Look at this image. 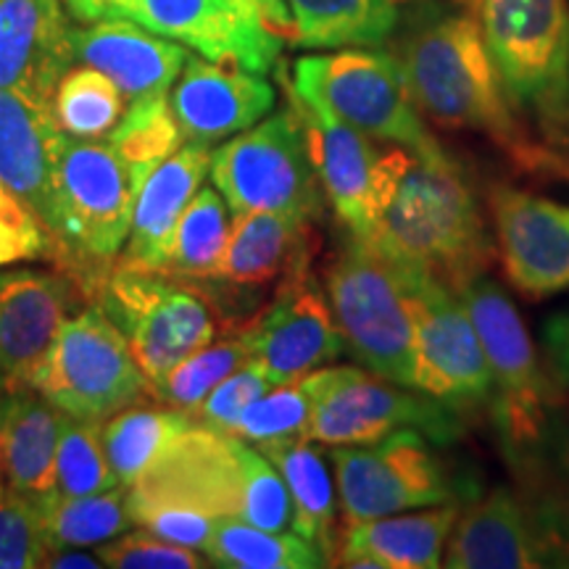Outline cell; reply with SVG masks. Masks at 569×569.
<instances>
[{"label":"cell","instance_id":"6da1fadb","mask_svg":"<svg viewBox=\"0 0 569 569\" xmlns=\"http://www.w3.org/2000/svg\"><path fill=\"white\" fill-rule=\"evenodd\" d=\"M386 48L430 122L486 134L522 172L569 174L565 156L517 119L478 21L459 0H407Z\"/></svg>","mask_w":569,"mask_h":569},{"label":"cell","instance_id":"7a4b0ae2","mask_svg":"<svg viewBox=\"0 0 569 569\" xmlns=\"http://www.w3.org/2000/svg\"><path fill=\"white\" fill-rule=\"evenodd\" d=\"M372 243L403 274L430 277L461 293L496 259L478 198L453 159L432 161L409 148L382 151L375 177Z\"/></svg>","mask_w":569,"mask_h":569},{"label":"cell","instance_id":"3957f363","mask_svg":"<svg viewBox=\"0 0 569 569\" xmlns=\"http://www.w3.org/2000/svg\"><path fill=\"white\" fill-rule=\"evenodd\" d=\"M138 190L130 167L109 142L67 138L56 174L53 264L90 303L122 256Z\"/></svg>","mask_w":569,"mask_h":569},{"label":"cell","instance_id":"277c9868","mask_svg":"<svg viewBox=\"0 0 569 569\" xmlns=\"http://www.w3.org/2000/svg\"><path fill=\"white\" fill-rule=\"evenodd\" d=\"M478 21L511 106L546 142L569 140V0H459Z\"/></svg>","mask_w":569,"mask_h":569},{"label":"cell","instance_id":"5b68a950","mask_svg":"<svg viewBox=\"0 0 569 569\" xmlns=\"http://www.w3.org/2000/svg\"><path fill=\"white\" fill-rule=\"evenodd\" d=\"M92 303L122 330L148 382L232 330L203 280L156 269L117 264Z\"/></svg>","mask_w":569,"mask_h":569},{"label":"cell","instance_id":"8992f818","mask_svg":"<svg viewBox=\"0 0 569 569\" xmlns=\"http://www.w3.org/2000/svg\"><path fill=\"white\" fill-rule=\"evenodd\" d=\"M346 351L369 372L415 388V319L407 274L372 243L348 234L325 274Z\"/></svg>","mask_w":569,"mask_h":569},{"label":"cell","instance_id":"52a82bcc","mask_svg":"<svg viewBox=\"0 0 569 569\" xmlns=\"http://www.w3.org/2000/svg\"><path fill=\"white\" fill-rule=\"evenodd\" d=\"M288 80L303 101L322 103L372 140L409 148L432 161L448 159L422 122V111L388 51L340 48L336 53L301 56Z\"/></svg>","mask_w":569,"mask_h":569},{"label":"cell","instance_id":"ba28073f","mask_svg":"<svg viewBox=\"0 0 569 569\" xmlns=\"http://www.w3.org/2000/svg\"><path fill=\"white\" fill-rule=\"evenodd\" d=\"M303 380L311 401L306 438L325 446H365L398 430H419L432 443H451L465 427L453 409L415 388L356 367H322Z\"/></svg>","mask_w":569,"mask_h":569},{"label":"cell","instance_id":"9c48e42d","mask_svg":"<svg viewBox=\"0 0 569 569\" xmlns=\"http://www.w3.org/2000/svg\"><path fill=\"white\" fill-rule=\"evenodd\" d=\"M119 19L253 74L280 67L296 34L288 0H124Z\"/></svg>","mask_w":569,"mask_h":569},{"label":"cell","instance_id":"30bf717a","mask_svg":"<svg viewBox=\"0 0 569 569\" xmlns=\"http://www.w3.org/2000/svg\"><path fill=\"white\" fill-rule=\"evenodd\" d=\"M211 180L232 213L322 217V188L293 103L211 151Z\"/></svg>","mask_w":569,"mask_h":569},{"label":"cell","instance_id":"8fae6325","mask_svg":"<svg viewBox=\"0 0 569 569\" xmlns=\"http://www.w3.org/2000/svg\"><path fill=\"white\" fill-rule=\"evenodd\" d=\"M32 388L63 415L106 422L148 396V377L122 330L90 303L61 325Z\"/></svg>","mask_w":569,"mask_h":569},{"label":"cell","instance_id":"7c38bea8","mask_svg":"<svg viewBox=\"0 0 569 569\" xmlns=\"http://www.w3.org/2000/svg\"><path fill=\"white\" fill-rule=\"evenodd\" d=\"M459 298L478 330L493 377L490 409L498 432L511 451H528L543 438L553 398L528 327L501 284L486 274L461 288Z\"/></svg>","mask_w":569,"mask_h":569},{"label":"cell","instance_id":"4fadbf2b","mask_svg":"<svg viewBox=\"0 0 569 569\" xmlns=\"http://www.w3.org/2000/svg\"><path fill=\"white\" fill-rule=\"evenodd\" d=\"M330 461L346 522L469 498L419 430H398L365 446H330Z\"/></svg>","mask_w":569,"mask_h":569},{"label":"cell","instance_id":"5bb4252c","mask_svg":"<svg viewBox=\"0 0 569 569\" xmlns=\"http://www.w3.org/2000/svg\"><path fill=\"white\" fill-rule=\"evenodd\" d=\"M415 319V390L457 415L490 403L493 377L459 293L430 277L407 274Z\"/></svg>","mask_w":569,"mask_h":569},{"label":"cell","instance_id":"9a60e30c","mask_svg":"<svg viewBox=\"0 0 569 569\" xmlns=\"http://www.w3.org/2000/svg\"><path fill=\"white\" fill-rule=\"evenodd\" d=\"M243 332L251 361L272 386L301 380L346 353L327 293L309 272L277 284L272 303Z\"/></svg>","mask_w":569,"mask_h":569},{"label":"cell","instance_id":"2e32d148","mask_svg":"<svg viewBox=\"0 0 569 569\" xmlns=\"http://www.w3.org/2000/svg\"><path fill=\"white\" fill-rule=\"evenodd\" d=\"M240 448V438L193 422L127 493L134 501L167 503L211 517H238L243 507Z\"/></svg>","mask_w":569,"mask_h":569},{"label":"cell","instance_id":"e0dca14e","mask_svg":"<svg viewBox=\"0 0 569 569\" xmlns=\"http://www.w3.org/2000/svg\"><path fill=\"white\" fill-rule=\"evenodd\" d=\"M488 211L503 272L519 296L540 301L569 290V206L493 184Z\"/></svg>","mask_w":569,"mask_h":569},{"label":"cell","instance_id":"ac0fdd59","mask_svg":"<svg viewBox=\"0 0 569 569\" xmlns=\"http://www.w3.org/2000/svg\"><path fill=\"white\" fill-rule=\"evenodd\" d=\"M88 301L61 269L0 272V393L32 388L61 325Z\"/></svg>","mask_w":569,"mask_h":569},{"label":"cell","instance_id":"d6986e66","mask_svg":"<svg viewBox=\"0 0 569 569\" xmlns=\"http://www.w3.org/2000/svg\"><path fill=\"white\" fill-rule=\"evenodd\" d=\"M280 82L303 124L306 146H309L325 201L332 206L348 232L367 238L369 222H372L377 163L382 151L369 134L343 122L322 103L303 101L301 96H296L284 71H280Z\"/></svg>","mask_w":569,"mask_h":569},{"label":"cell","instance_id":"ffe728a7","mask_svg":"<svg viewBox=\"0 0 569 569\" xmlns=\"http://www.w3.org/2000/svg\"><path fill=\"white\" fill-rule=\"evenodd\" d=\"M169 103L184 140L213 146L267 119L277 103V90L264 74L190 53Z\"/></svg>","mask_w":569,"mask_h":569},{"label":"cell","instance_id":"44dd1931","mask_svg":"<svg viewBox=\"0 0 569 569\" xmlns=\"http://www.w3.org/2000/svg\"><path fill=\"white\" fill-rule=\"evenodd\" d=\"M67 11L63 0H0V90L53 101L74 67Z\"/></svg>","mask_w":569,"mask_h":569},{"label":"cell","instance_id":"7402d4cb","mask_svg":"<svg viewBox=\"0 0 569 569\" xmlns=\"http://www.w3.org/2000/svg\"><path fill=\"white\" fill-rule=\"evenodd\" d=\"M71 56L74 63L103 71L127 101H138L167 96L190 51L132 19H101L88 21V27H71Z\"/></svg>","mask_w":569,"mask_h":569},{"label":"cell","instance_id":"603a6c76","mask_svg":"<svg viewBox=\"0 0 569 569\" xmlns=\"http://www.w3.org/2000/svg\"><path fill=\"white\" fill-rule=\"evenodd\" d=\"M557 553L543 538L528 507L507 488L490 490L461 515L448 536V569H525L546 567Z\"/></svg>","mask_w":569,"mask_h":569},{"label":"cell","instance_id":"cb8c5ba5","mask_svg":"<svg viewBox=\"0 0 569 569\" xmlns=\"http://www.w3.org/2000/svg\"><path fill=\"white\" fill-rule=\"evenodd\" d=\"M63 146L67 134L56 124L51 103L0 90V182L30 203L48 230Z\"/></svg>","mask_w":569,"mask_h":569},{"label":"cell","instance_id":"d4e9b609","mask_svg":"<svg viewBox=\"0 0 569 569\" xmlns=\"http://www.w3.org/2000/svg\"><path fill=\"white\" fill-rule=\"evenodd\" d=\"M317 251L315 219L280 211L234 213L230 243L213 280L261 290L309 272Z\"/></svg>","mask_w":569,"mask_h":569},{"label":"cell","instance_id":"484cf974","mask_svg":"<svg viewBox=\"0 0 569 569\" xmlns=\"http://www.w3.org/2000/svg\"><path fill=\"white\" fill-rule=\"evenodd\" d=\"M461 503L346 522L332 565L375 569H438Z\"/></svg>","mask_w":569,"mask_h":569},{"label":"cell","instance_id":"4316f807","mask_svg":"<svg viewBox=\"0 0 569 569\" xmlns=\"http://www.w3.org/2000/svg\"><path fill=\"white\" fill-rule=\"evenodd\" d=\"M211 167V151L203 142H188L163 159L134 198L132 227L117 264L134 269H159L182 211L201 190Z\"/></svg>","mask_w":569,"mask_h":569},{"label":"cell","instance_id":"83f0119b","mask_svg":"<svg viewBox=\"0 0 569 569\" xmlns=\"http://www.w3.org/2000/svg\"><path fill=\"white\" fill-rule=\"evenodd\" d=\"M59 411L34 388L19 390L6 401L0 475L9 486L30 498L56 493V451L61 436Z\"/></svg>","mask_w":569,"mask_h":569},{"label":"cell","instance_id":"f1b7e54d","mask_svg":"<svg viewBox=\"0 0 569 569\" xmlns=\"http://www.w3.org/2000/svg\"><path fill=\"white\" fill-rule=\"evenodd\" d=\"M303 51L386 48L407 0H288Z\"/></svg>","mask_w":569,"mask_h":569},{"label":"cell","instance_id":"f546056e","mask_svg":"<svg viewBox=\"0 0 569 569\" xmlns=\"http://www.w3.org/2000/svg\"><path fill=\"white\" fill-rule=\"evenodd\" d=\"M259 451L282 475L293 498V532L311 540L325 553L327 565L336 559V488L322 451L306 438H282L261 443Z\"/></svg>","mask_w":569,"mask_h":569},{"label":"cell","instance_id":"4dcf8cb0","mask_svg":"<svg viewBox=\"0 0 569 569\" xmlns=\"http://www.w3.org/2000/svg\"><path fill=\"white\" fill-rule=\"evenodd\" d=\"M196 419L163 403H132L103 422V446L119 486L132 488L151 469L169 443Z\"/></svg>","mask_w":569,"mask_h":569},{"label":"cell","instance_id":"1f68e13d","mask_svg":"<svg viewBox=\"0 0 569 569\" xmlns=\"http://www.w3.org/2000/svg\"><path fill=\"white\" fill-rule=\"evenodd\" d=\"M213 567L227 569H315L327 567L319 546L298 532H272L238 517H219L203 546Z\"/></svg>","mask_w":569,"mask_h":569},{"label":"cell","instance_id":"d6a6232c","mask_svg":"<svg viewBox=\"0 0 569 569\" xmlns=\"http://www.w3.org/2000/svg\"><path fill=\"white\" fill-rule=\"evenodd\" d=\"M230 206L217 188H203L182 211L167 253L156 272H167L188 280H206L217 274L224 248L230 243Z\"/></svg>","mask_w":569,"mask_h":569},{"label":"cell","instance_id":"836d02e7","mask_svg":"<svg viewBox=\"0 0 569 569\" xmlns=\"http://www.w3.org/2000/svg\"><path fill=\"white\" fill-rule=\"evenodd\" d=\"M38 501L46 517L51 549H82V546L106 543L134 525L124 486L92 496L51 493Z\"/></svg>","mask_w":569,"mask_h":569},{"label":"cell","instance_id":"e575fe53","mask_svg":"<svg viewBox=\"0 0 569 569\" xmlns=\"http://www.w3.org/2000/svg\"><path fill=\"white\" fill-rule=\"evenodd\" d=\"M251 361L243 327L224 332L222 338L211 340L209 346L198 348L188 359L169 369L167 375L156 377L148 382V396L163 407L182 411V415L196 417V411L206 401L224 377Z\"/></svg>","mask_w":569,"mask_h":569},{"label":"cell","instance_id":"d590c367","mask_svg":"<svg viewBox=\"0 0 569 569\" xmlns=\"http://www.w3.org/2000/svg\"><path fill=\"white\" fill-rule=\"evenodd\" d=\"M53 119L71 140L109 138L127 111L124 92L103 71L92 67H71L53 92Z\"/></svg>","mask_w":569,"mask_h":569},{"label":"cell","instance_id":"8d00e7d4","mask_svg":"<svg viewBox=\"0 0 569 569\" xmlns=\"http://www.w3.org/2000/svg\"><path fill=\"white\" fill-rule=\"evenodd\" d=\"M109 146L122 156L140 188L163 159L180 151L184 132L167 96L138 98L127 106L122 122L113 127Z\"/></svg>","mask_w":569,"mask_h":569},{"label":"cell","instance_id":"74e56055","mask_svg":"<svg viewBox=\"0 0 569 569\" xmlns=\"http://www.w3.org/2000/svg\"><path fill=\"white\" fill-rule=\"evenodd\" d=\"M119 488L103 446V422L63 415L56 451V493L92 496Z\"/></svg>","mask_w":569,"mask_h":569},{"label":"cell","instance_id":"f35d334b","mask_svg":"<svg viewBox=\"0 0 569 569\" xmlns=\"http://www.w3.org/2000/svg\"><path fill=\"white\" fill-rule=\"evenodd\" d=\"M309 415L311 401L303 380L282 382V386H274V390H267L264 396L256 398L232 425L230 436L256 446L282 438H306Z\"/></svg>","mask_w":569,"mask_h":569},{"label":"cell","instance_id":"ab89813d","mask_svg":"<svg viewBox=\"0 0 569 569\" xmlns=\"http://www.w3.org/2000/svg\"><path fill=\"white\" fill-rule=\"evenodd\" d=\"M51 543L38 498L0 482V569L42 567Z\"/></svg>","mask_w":569,"mask_h":569},{"label":"cell","instance_id":"60d3db41","mask_svg":"<svg viewBox=\"0 0 569 569\" xmlns=\"http://www.w3.org/2000/svg\"><path fill=\"white\" fill-rule=\"evenodd\" d=\"M240 457H243V507H240L238 519L261 530H293V498H290V490L277 467L246 440Z\"/></svg>","mask_w":569,"mask_h":569},{"label":"cell","instance_id":"b9f144b4","mask_svg":"<svg viewBox=\"0 0 569 569\" xmlns=\"http://www.w3.org/2000/svg\"><path fill=\"white\" fill-rule=\"evenodd\" d=\"M40 259H56L53 232L24 198L0 182V269Z\"/></svg>","mask_w":569,"mask_h":569},{"label":"cell","instance_id":"7bdbcfd3","mask_svg":"<svg viewBox=\"0 0 569 569\" xmlns=\"http://www.w3.org/2000/svg\"><path fill=\"white\" fill-rule=\"evenodd\" d=\"M98 559L113 569H203L206 561L196 549L169 543L153 532H122L98 543Z\"/></svg>","mask_w":569,"mask_h":569},{"label":"cell","instance_id":"ee69618b","mask_svg":"<svg viewBox=\"0 0 569 569\" xmlns=\"http://www.w3.org/2000/svg\"><path fill=\"white\" fill-rule=\"evenodd\" d=\"M272 388L269 377L261 372L256 361H246L243 367L234 369L230 377H224L217 388L206 396V401L196 411V422L211 427V430L227 432L230 436L232 425L240 415L251 407L256 398H261Z\"/></svg>","mask_w":569,"mask_h":569},{"label":"cell","instance_id":"f6af8a7d","mask_svg":"<svg viewBox=\"0 0 569 569\" xmlns=\"http://www.w3.org/2000/svg\"><path fill=\"white\" fill-rule=\"evenodd\" d=\"M130 501V515L132 522L140 525L142 530L153 532L169 543L188 546V549L203 551L206 540L211 538L213 528H217V519L203 511L182 509V507H167V503H151V501H134L127 493Z\"/></svg>","mask_w":569,"mask_h":569},{"label":"cell","instance_id":"bcb514c9","mask_svg":"<svg viewBox=\"0 0 569 569\" xmlns=\"http://www.w3.org/2000/svg\"><path fill=\"white\" fill-rule=\"evenodd\" d=\"M546 361L559 382H569V315H553L543 325Z\"/></svg>","mask_w":569,"mask_h":569},{"label":"cell","instance_id":"7dc6e473","mask_svg":"<svg viewBox=\"0 0 569 569\" xmlns=\"http://www.w3.org/2000/svg\"><path fill=\"white\" fill-rule=\"evenodd\" d=\"M69 13L80 21L119 19V9L124 0H63Z\"/></svg>","mask_w":569,"mask_h":569},{"label":"cell","instance_id":"c3c4849f","mask_svg":"<svg viewBox=\"0 0 569 569\" xmlns=\"http://www.w3.org/2000/svg\"><path fill=\"white\" fill-rule=\"evenodd\" d=\"M42 567L51 569H98L103 567V561L98 559V553H84L82 549H51L48 551Z\"/></svg>","mask_w":569,"mask_h":569},{"label":"cell","instance_id":"681fc988","mask_svg":"<svg viewBox=\"0 0 569 569\" xmlns=\"http://www.w3.org/2000/svg\"><path fill=\"white\" fill-rule=\"evenodd\" d=\"M6 401H9V396L0 393V443H3V419H6ZM0 482H3V475H0Z\"/></svg>","mask_w":569,"mask_h":569},{"label":"cell","instance_id":"f907efd6","mask_svg":"<svg viewBox=\"0 0 569 569\" xmlns=\"http://www.w3.org/2000/svg\"><path fill=\"white\" fill-rule=\"evenodd\" d=\"M567 132H569V122H567Z\"/></svg>","mask_w":569,"mask_h":569}]
</instances>
